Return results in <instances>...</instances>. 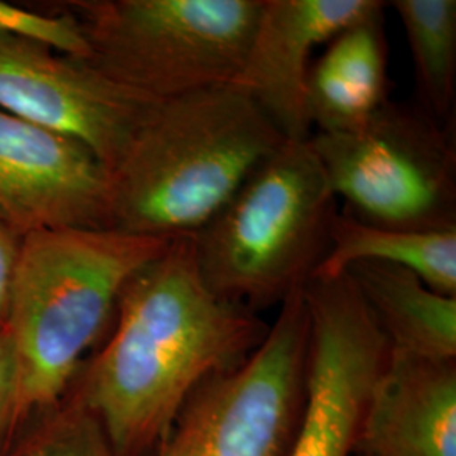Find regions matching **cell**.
Masks as SVG:
<instances>
[{
  "label": "cell",
  "mask_w": 456,
  "mask_h": 456,
  "mask_svg": "<svg viewBox=\"0 0 456 456\" xmlns=\"http://www.w3.org/2000/svg\"><path fill=\"white\" fill-rule=\"evenodd\" d=\"M114 318L66 394L97 416L115 456H158L191 392L242 363L269 330L205 286L191 237L171 240L127 281Z\"/></svg>",
  "instance_id": "1"
},
{
  "label": "cell",
  "mask_w": 456,
  "mask_h": 456,
  "mask_svg": "<svg viewBox=\"0 0 456 456\" xmlns=\"http://www.w3.org/2000/svg\"><path fill=\"white\" fill-rule=\"evenodd\" d=\"M284 141L233 85L159 100L110 169L109 228L193 237Z\"/></svg>",
  "instance_id": "2"
},
{
  "label": "cell",
  "mask_w": 456,
  "mask_h": 456,
  "mask_svg": "<svg viewBox=\"0 0 456 456\" xmlns=\"http://www.w3.org/2000/svg\"><path fill=\"white\" fill-rule=\"evenodd\" d=\"M169 242L114 228L22 237L5 325L16 355L19 424L65 397L127 281Z\"/></svg>",
  "instance_id": "3"
},
{
  "label": "cell",
  "mask_w": 456,
  "mask_h": 456,
  "mask_svg": "<svg viewBox=\"0 0 456 456\" xmlns=\"http://www.w3.org/2000/svg\"><path fill=\"white\" fill-rule=\"evenodd\" d=\"M308 141H284L191 237L196 267L220 299L259 314L306 286L337 215Z\"/></svg>",
  "instance_id": "4"
},
{
  "label": "cell",
  "mask_w": 456,
  "mask_h": 456,
  "mask_svg": "<svg viewBox=\"0 0 456 456\" xmlns=\"http://www.w3.org/2000/svg\"><path fill=\"white\" fill-rule=\"evenodd\" d=\"M262 0L68 2L105 77L166 100L233 85Z\"/></svg>",
  "instance_id": "5"
},
{
  "label": "cell",
  "mask_w": 456,
  "mask_h": 456,
  "mask_svg": "<svg viewBox=\"0 0 456 456\" xmlns=\"http://www.w3.org/2000/svg\"><path fill=\"white\" fill-rule=\"evenodd\" d=\"M414 102L386 100L357 127L308 142L335 198L362 222L403 230L456 227V146Z\"/></svg>",
  "instance_id": "6"
},
{
  "label": "cell",
  "mask_w": 456,
  "mask_h": 456,
  "mask_svg": "<svg viewBox=\"0 0 456 456\" xmlns=\"http://www.w3.org/2000/svg\"><path fill=\"white\" fill-rule=\"evenodd\" d=\"M310 313L289 294L261 345L205 379L183 404L158 456H289L306 408Z\"/></svg>",
  "instance_id": "7"
},
{
  "label": "cell",
  "mask_w": 456,
  "mask_h": 456,
  "mask_svg": "<svg viewBox=\"0 0 456 456\" xmlns=\"http://www.w3.org/2000/svg\"><path fill=\"white\" fill-rule=\"evenodd\" d=\"M310 350L305 418L289 456H354L391 345L346 273L305 286Z\"/></svg>",
  "instance_id": "8"
},
{
  "label": "cell",
  "mask_w": 456,
  "mask_h": 456,
  "mask_svg": "<svg viewBox=\"0 0 456 456\" xmlns=\"http://www.w3.org/2000/svg\"><path fill=\"white\" fill-rule=\"evenodd\" d=\"M158 102L88 60L0 31V109L80 141L109 171Z\"/></svg>",
  "instance_id": "9"
},
{
  "label": "cell",
  "mask_w": 456,
  "mask_h": 456,
  "mask_svg": "<svg viewBox=\"0 0 456 456\" xmlns=\"http://www.w3.org/2000/svg\"><path fill=\"white\" fill-rule=\"evenodd\" d=\"M110 171L90 147L0 109V215L20 235L109 228Z\"/></svg>",
  "instance_id": "10"
},
{
  "label": "cell",
  "mask_w": 456,
  "mask_h": 456,
  "mask_svg": "<svg viewBox=\"0 0 456 456\" xmlns=\"http://www.w3.org/2000/svg\"><path fill=\"white\" fill-rule=\"evenodd\" d=\"M379 0H262L261 14L233 86L288 141H308L306 88L314 48L382 7Z\"/></svg>",
  "instance_id": "11"
},
{
  "label": "cell",
  "mask_w": 456,
  "mask_h": 456,
  "mask_svg": "<svg viewBox=\"0 0 456 456\" xmlns=\"http://www.w3.org/2000/svg\"><path fill=\"white\" fill-rule=\"evenodd\" d=\"M355 453L456 456V360L391 348L369 395Z\"/></svg>",
  "instance_id": "12"
},
{
  "label": "cell",
  "mask_w": 456,
  "mask_h": 456,
  "mask_svg": "<svg viewBox=\"0 0 456 456\" xmlns=\"http://www.w3.org/2000/svg\"><path fill=\"white\" fill-rule=\"evenodd\" d=\"M384 9L346 26L311 66L306 112L313 132L357 127L389 100Z\"/></svg>",
  "instance_id": "13"
},
{
  "label": "cell",
  "mask_w": 456,
  "mask_h": 456,
  "mask_svg": "<svg viewBox=\"0 0 456 456\" xmlns=\"http://www.w3.org/2000/svg\"><path fill=\"white\" fill-rule=\"evenodd\" d=\"M392 350L456 360V296L431 289L409 269L357 262L345 271Z\"/></svg>",
  "instance_id": "14"
},
{
  "label": "cell",
  "mask_w": 456,
  "mask_h": 456,
  "mask_svg": "<svg viewBox=\"0 0 456 456\" xmlns=\"http://www.w3.org/2000/svg\"><path fill=\"white\" fill-rule=\"evenodd\" d=\"M357 262L404 267L431 289L456 296V227L403 230L337 212L330 228L328 252L311 277L338 276Z\"/></svg>",
  "instance_id": "15"
},
{
  "label": "cell",
  "mask_w": 456,
  "mask_h": 456,
  "mask_svg": "<svg viewBox=\"0 0 456 456\" xmlns=\"http://www.w3.org/2000/svg\"><path fill=\"white\" fill-rule=\"evenodd\" d=\"M414 65L418 105L441 126L453 124L456 94L455 0H395Z\"/></svg>",
  "instance_id": "16"
},
{
  "label": "cell",
  "mask_w": 456,
  "mask_h": 456,
  "mask_svg": "<svg viewBox=\"0 0 456 456\" xmlns=\"http://www.w3.org/2000/svg\"><path fill=\"white\" fill-rule=\"evenodd\" d=\"M5 456H115L97 416L69 394L19 424Z\"/></svg>",
  "instance_id": "17"
},
{
  "label": "cell",
  "mask_w": 456,
  "mask_h": 456,
  "mask_svg": "<svg viewBox=\"0 0 456 456\" xmlns=\"http://www.w3.org/2000/svg\"><path fill=\"white\" fill-rule=\"evenodd\" d=\"M0 31L24 34L75 58L90 60V46L69 12L41 14L0 0Z\"/></svg>",
  "instance_id": "18"
},
{
  "label": "cell",
  "mask_w": 456,
  "mask_h": 456,
  "mask_svg": "<svg viewBox=\"0 0 456 456\" xmlns=\"http://www.w3.org/2000/svg\"><path fill=\"white\" fill-rule=\"evenodd\" d=\"M19 428V384L12 342L0 328V456H5Z\"/></svg>",
  "instance_id": "19"
},
{
  "label": "cell",
  "mask_w": 456,
  "mask_h": 456,
  "mask_svg": "<svg viewBox=\"0 0 456 456\" xmlns=\"http://www.w3.org/2000/svg\"><path fill=\"white\" fill-rule=\"evenodd\" d=\"M22 237L24 235H20L16 228L0 215V328H5L7 325L11 291L20 254Z\"/></svg>",
  "instance_id": "20"
},
{
  "label": "cell",
  "mask_w": 456,
  "mask_h": 456,
  "mask_svg": "<svg viewBox=\"0 0 456 456\" xmlns=\"http://www.w3.org/2000/svg\"><path fill=\"white\" fill-rule=\"evenodd\" d=\"M354 456H372V455H365V453H355Z\"/></svg>",
  "instance_id": "21"
}]
</instances>
